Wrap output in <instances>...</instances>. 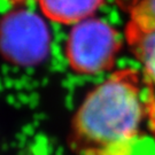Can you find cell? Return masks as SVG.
<instances>
[{"label": "cell", "mask_w": 155, "mask_h": 155, "mask_svg": "<svg viewBox=\"0 0 155 155\" xmlns=\"http://www.w3.org/2000/svg\"><path fill=\"white\" fill-rule=\"evenodd\" d=\"M154 87L123 68L97 85L77 109L71 146L78 155H132L153 130Z\"/></svg>", "instance_id": "1"}, {"label": "cell", "mask_w": 155, "mask_h": 155, "mask_svg": "<svg viewBox=\"0 0 155 155\" xmlns=\"http://www.w3.org/2000/svg\"><path fill=\"white\" fill-rule=\"evenodd\" d=\"M122 47L114 27L90 17L74 24L66 41V56L72 70L81 75H98L111 70Z\"/></svg>", "instance_id": "2"}, {"label": "cell", "mask_w": 155, "mask_h": 155, "mask_svg": "<svg viewBox=\"0 0 155 155\" xmlns=\"http://www.w3.org/2000/svg\"><path fill=\"white\" fill-rule=\"evenodd\" d=\"M51 33L40 15L28 9L6 14L0 21V53L17 66H36L48 55Z\"/></svg>", "instance_id": "3"}, {"label": "cell", "mask_w": 155, "mask_h": 155, "mask_svg": "<svg viewBox=\"0 0 155 155\" xmlns=\"http://www.w3.org/2000/svg\"><path fill=\"white\" fill-rule=\"evenodd\" d=\"M124 36L132 55L141 66L146 82L155 89V25L129 21Z\"/></svg>", "instance_id": "4"}, {"label": "cell", "mask_w": 155, "mask_h": 155, "mask_svg": "<svg viewBox=\"0 0 155 155\" xmlns=\"http://www.w3.org/2000/svg\"><path fill=\"white\" fill-rule=\"evenodd\" d=\"M105 0H38L45 17L61 24H76L92 17Z\"/></svg>", "instance_id": "5"}, {"label": "cell", "mask_w": 155, "mask_h": 155, "mask_svg": "<svg viewBox=\"0 0 155 155\" xmlns=\"http://www.w3.org/2000/svg\"><path fill=\"white\" fill-rule=\"evenodd\" d=\"M129 15V21L143 25H155V0H115Z\"/></svg>", "instance_id": "6"}, {"label": "cell", "mask_w": 155, "mask_h": 155, "mask_svg": "<svg viewBox=\"0 0 155 155\" xmlns=\"http://www.w3.org/2000/svg\"><path fill=\"white\" fill-rule=\"evenodd\" d=\"M155 153V138L147 137L141 141L132 155H153Z\"/></svg>", "instance_id": "7"}, {"label": "cell", "mask_w": 155, "mask_h": 155, "mask_svg": "<svg viewBox=\"0 0 155 155\" xmlns=\"http://www.w3.org/2000/svg\"><path fill=\"white\" fill-rule=\"evenodd\" d=\"M12 2H22V1H25V0H11Z\"/></svg>", "instance_id": "8"}, {"label": "cell", "mask_w": 155, "mask_h": 155, "mask_svg": "<svg viewBox=\"0 0 155 155\" xmlns=\"http://www.w3.org/2000/svg\"><path fill=\"white\" fill-rule=\"evenodd\" d=\"M153 155H155V153H154V154H153Z\"/></svg>", "instance_id": "9"}]
</instances>
